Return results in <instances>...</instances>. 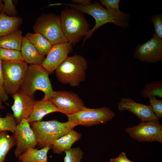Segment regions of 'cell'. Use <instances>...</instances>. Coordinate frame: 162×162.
<instances>
[{"mask_svg": "<svg viewBox=\"0 0 162 162\" xmlns=\"http://www.w3.org/2000/svg\"><path fill=\"white\" fill-rule=\"evenodd\" d=\"M4 7V4L2 3V1L0 0V14L2 13Z\"/></svg>", "mask_w": 162, "mask_h": 162, "instance_id": "cell-35", "label": "cell"}, {"mask_svg": "<svg viewBox=\"0 0 162 162\" xmlns=\"http://www.w3.org/2000/svg\"><path fill=\"white\" fill-rule=\"evenodd\" d=\"M0 115V131H9L13 134L17 124L13 114L8 113L4 117Z\"/></svg>", "mask_w": 162, "mask_h": 162, "instance_id": "cell-25", "label": "cell"}, {"mask_svg": "<svg viewBox=\"0 0 162 162\" xmlns=\"http://www.w3.org/2000/svg\"><path fill=\"white\" fill-rule=\"evenodd\" d=\"M49 73L41 65L28 66L20 92L33 98L34 92L41 91L44 94L43 99L50 100L54 95Z\"/></svg>", "mask_w": 162, "mask_h": 162, "instance_id": "cell-2", "label": "cell"}, {"mask_svg": "<svg viewBox=\"0 0 162 162\" xmlns=\"http://www.w3.org/2000/svg\"><path fill=\"white\" fill-rule=\"evenodd\" d=\"M72 44L67 43L53 45L41 65L52 74L73 50Z\"/></svg>", "mask_w": 162, "mask_h": 162, "instance_id": "cell-13", "label": "cell"}, {"mask_svg": "<svg viewBox=\"0 0 162 162\" xmlns=\"http://www.w3.org/2000/svg\"><path fill=\"white\" fill-rule=\"evenodd\" d=\"M51 146L40 149L34 148H29L18 157L20 162H48L47 154Z\"/></svg>", "mask_w": 162, "mask_h": 162, "instance_id": "cell-19", "label": "cell"}, {"mask_svg": "<svg viewBox=\"0 0 162 162\" xmlns=\"http://www.w3.org/2000/svg\"><path fill=\"white\" fill-rule=\"evenodd\" d=\"M20 51L24 61L31 65H41L45 58L26 36L23 37Z\"/></svg>", "mask_w": 162, "mask_h": 162, "instance_id": "cell-18", "label": "cell"}, {"mask_svg": "<svg viewBox=\"0 0 162 162\" xmlns=\"http://www.w3.org/2000/svg\"><path fill=\"white\" fill-rule=\"evenodd\" d=\"M125 130L132 138L139 142H162V126L158 120L141 122L136 126L127 127Z\"/></svg>", "mask_w": 162, "mask_h": 162, "instance_id": "cell-9", "label": "cell"}, {"mask_svg": "<svg viewBox=\"0 0 162 162\" xmlns=\"http://www.w3.org/2000/svg\"><path fill=\"white\" fill-rule=\"evenodd\" d=\"M68 121L76 126L90 127L106 123L112 119L115 114L110 108L102 106L98 108L86 107L73 113L66 115Z\"/></svg>", "mask_w": 162, "mask_h": 162, "instance_id": "cell-8", "label": "cell"}, {"mask_svg": "<svg viewBox=\"0 0 162 162\" xmlns=\"http://www.w3.org/2000/svg\"><path fill=\"white\" fill-rule=\"evenodd\" d=\"M36 137L38 147L40 149L51 146L54 141L76 126L68 121L57 120L40 121L30 124Z\"/></svg>", "mask_w": 162, "mask_h": 162, "instance_id": "cell-4", "label": "cell"}, {"mask_svg": "<svg viewBox=\"0 0 162 162\" xmlns=\"http://www.w3.org/2000/svg\"><path fill=\"white\" fill-rule=\"evenodd\" d=\"M110 162H134L129 160L127 157L126 154L122 152L118 156L115 158H111Z\"/></svg>", "mask_w": 162, "mask_h": 162, "instance_id": "cell-33", "label": "cell"}, {"mask_svg": "<svg viewBox=\"0 0 162 162\" xmlns=\"http://www.w3.org/2000/svg\"><path fill=\"white\" fill-rule=\"evenodd\" d=\"M88 65L86 58L80 55L68 56L55 70L56 76L63 84L79 86L86 80Z\"/></svg>", "mask_w": 162, "mask_h": 162, "instance_id": "cell-3", "label": "cell"}, {"mask_svg": "<svg viewBox=\"0 0 162 162\" xmlns=\"http://www.w3.org/2000/svg\"><path fill=\"white\" fill-rule=\"evenodd\" d=\"M2 60L0 58V97L3 102L7 101L9 98L3 88V77L2 66Z\"/></svg>", "mask_w": 162, "mask_h": 162, "instance_id": "cell-32", "label": "cell"}, {"mask_svg": "<svg viewBox=\"0 0 162 162\" xmlns=\"http://www.w3.org/2000/svg\"><path fill=\"white\" fill-rule=\"evenodd\" d=\"M50 100L59 112L66 115L73 113L87 107L82 100L73 92L55 91Z\"/></svg>", "mask_w": 162, "mask_h": 162, "instance_id": "cell-10", "label": "cell"}, {"mask_svg": "<svg viewBox=\"0 0 162 162\" xmlns=\"http://www.w3.org/2000/svg\"><path fill=\"white\" fill-rule=\"evenodd\" d=\"M16 145L13 134L10 135L8 131H0V162H4L10 150Z\"/></svg>", "mask_w": 162, "mask_h": 162, "instance_id": "cell-23", "label": "cell"}, {"mask_svg": "<svg viewBox=\"0 0 162 162\" xmlns=\"http://www.w3.org/2000/svg\"><path fill=\"white\" fill-rule=\"evenodd\" d=\"M81 134L73 129L71 130L56 140L51 146L54 153L61 154L71 148L72 145L79 140Z\"/></svg>", "mask_w": 162, "mask_h": 162, "instance_id": "cell-17", "label": "cell"}, {"mask_svg": "<svg viewBox=\"0 0 162 162\" xmlns=\"http://www.w3.org/2000/svg\"><path fill=\"white\" fill-rule=\"evenodd\" d=\"M13 134L16 140L14 151L16 158L28 149L34 148L38 145L36 136L27 119H22L17 124Z\"/></svg>", "mask_w": 162, "mask_h": 162, "instance_id": "cell-11", "label": "cell"}, {"mask_svg": "<svg viewBox=\"0 0 162 162\" xmlns=\"http://www.w3.org/2000/svg\"><path fill=\"white\" fill-rule=\"evenodd\" d=\"M3 102L2 100L0 97V109H3L4 108V107L3 105Z\"/></svg>", "mask_w": 162, "mask_h": 162, "instance_id": "cell-36", "label": "cell"}, {"mask_svg": "<svg viewBox=\"0 0 162 162\" xmlns=\"http://www.w3.org/2000/svg\"><path fill=\"white\" fill-rule=\"evenodd\" d=\"M0 58L4 62L24 61L20 51L0 47Z\"/></svg>", "mask_w": 162, "mask_h": 162, "instance_id": "cell-26", "label": "cell"}, {"mask_svg": "<svg viewBox=\"0 0 162 162\" xmlns=\"http://www.w3.org/2000/svg\"><path fill=\"white\" fill-rule=\"evenodd\" d=\"M2 66L4 91L12 95L20 92L28 66L24 61H2Z\"/></svg>", "mask_w": 162, "mask_h": 162, "instance_id": "cell-7", "label": "cell"}, {"mask_svg": "<svg viewBox=\"0 0 162 162\" xmlns=\"http://www.w3.org/2000/svg\"><path fill=\"white\" fill-rule=\"evenodd\" d=\"M117 106L119 111H129L135 115L141 122L159 120L150 105L135 102L130 97L121 98Z\"/></svg>", "mask_w": 162, "mask_h": 162, "instance_id": "cell-14", "label": "cell"}, {"mask_svg": "<svg viewBox=\"0 0 162 162\" xmlns=\"http://www.w3.org/2000/svg\"><path fill=\"white\" fill-rule=\"evenodd\" d=\"M153 23L155 30L154 33L162 39V16L161 14H155L150 18Z\"/></svg>", "mask_w": 162, "mask_h": 162, "instance_id": "cell-30", "label": "cell"}, {"mask_svg": "<svg viewBox=\"0 0 162 162\" xmlns=\"http://www.w3.org/2000/svg\"><path fill=\"white\" fill-rule=\"evenodd\" d=\"M50 5L68 6L77 10L82 13H85L89 14L94 19L95 24L85 36L83 41V45L84 44L87 39L90 38L94 32L97 28L106 23H111L123 28L126 27L128 25V16L127 14L122 16L113 15L102 6L98 2H95L86 5L75 3H57L51 4Z\"/></svg>", "mask_w": 162, "mask_h": 162, "instance_id": "cell-1", "label": "cell"}, {"mask_svg": "<svg viewBox=\"0 0 162 162\" xmlns=\"http://www.w3.org/2000/svg\"><path fill=\"white\" fill-rule=\"evenodd\" d=\"M2 1L4 3L2 13L8 16H16V11L12 0H4Z\"/></svg>", "mask_w": 162, "mask_h": 162, "instance_id": "cell-31", "label": "cell"}, {"mask_svg": "<svg viewBox=\"0 0 162 162\" xmlns=\"http://www.w3.org/2000/svg\"><path fill=\"white\" fill-rule=\"evenodd\" d=\"M59 112V110L49 100L35 101L32 112L27 119L30 124L41 121L46 115L54 112Z\"/></svg>", "mask_w": 162, "mask_h": 162, "instance_id": "cell-16", "label": "cell"}, {"mask_svg": "<svg viewBox=\"0 0 162 162\" xmlns=\"http://www.w3.org/2000/svg\"><path fill=\"white\" fill-rule=\"evenodd\" d=\"M150 106L152 111L159 119L162 117V100L157 99L154 96L149 97Z\"/></svg>", "mask_w": 162, "mask_h": 162, "instance_id": "cell-29", "label": "cell"}, {"mask_svg": "<svg viewBox=\"0 0 162 162\" xmlns=\"http://www.w3.org/2000/svg\"><path fill=\"white\" fill-rule=\"evenodd\" d=\"M22 21L19 16H10L3 13L0 14V38L18 29Z\"/></svg>", "mask_w": 162, "mask_h": 162, "instance_id": "cell-21", "label": "cell"}, {"mask_svg": "<svg viewBox=\"0 0 162 162\" xmlns=\"http://www.w3.org/2000/svg\"><path fill=\"white\" fill-rule=\"evenodd\" d=\"M72 2L73 3L83 5H89L92 3V1L90 0H73Z\"/></svg>", "mask_w": 162, "mask_h": 162, "instance_id": "cell-34", "label": "cell"}, {"mask_svg": "<svg viewBox=\"0 0 162 162\" xmlns=\"http://www.w3.org/2000/svg\"><path fill=\"white\" fill-rule=\"evenodd\" d=\"M25 36L38 52L44 56L47 55L53 45L38 33H32L28 32Z\"/></svg>", "mask_w": 162, "mask_h": 162, "instance_id": "cell-22", "label": "cell"}, {"mask_svg": "<svg viewBox=\"0 0 162 162\" xmlns=\"http://www.w3.org/2000/svg\"><path fill=\"white\" fill-rule=\"evenodd\" d=\"M64 152V162H81L84 154L80 147L71 148Z\"/></svg>", "mask_w": 162, "mask_h": 162, "instance_id": "cell-27", "label": "cell"}, {"mask_svg": "<svg viewBox=\"0 0 162 162\" xmlns=\"http://www.w3.org/2000/svg\"><path fill=\"white\" fill-rule=\"evenodd\" d=\"M120 1V0H101L100 2L112 14L116 16H122L126 14L122 12L119 9Z\"/></svg>", "mask_w": 162, "mask_h": 162, "instance_id": "cell-28", "label": "cell"}, {"mask_svg": "<svg viewBox=\"0 0 162 162\" xmlns=\"http://www.w3.org/2000/svg\"><path fill=\"white\" fill-rule=\"evenodd\" d=\"M23 37L18 28L0 38V47L20 51Z\"/></svg>", "mask_w": 162, "mask_h": 162, "instance_id": "cell-20", "label": "cell"}, {"mask_svg": "<svg viewBox=\"0 0 162 162\" xmlns=\"http://www.w3.org/2000/svg\"><path fill=\"white\" fill-rule=\"evenodd\" d=\"M14 103L11 109L17 124L23 118L28 119L30 116L35 103L34 98L20 92L12 95Z\"/></svg>", "mask_w": 162, "mask_h": 162, "instance_id": "cell-15", "label": "cell"}, {"mask_svg": "<svg viewBox=\"0 0 162 162\" xmlns=\"http://www.w3.org/2000/svg\"><path fill=\"white\" fill-rule=\"evenodd\" d=\"M60 19L63 33L72 45L78 43L89 30L90 26L82 13L72 8H66Z\"/></svg>", "mask_w": 162, "mask_h": 162, "instance_id": "cell-5", "label": "cell"}, {"mask_svg": "<svg viewBox=\"0 0 162 162\" xmlns=\"http://www.w3.org/2000/svg\"><path fill=\"white\" fill-rule=\"evenodd\" d=\"M134 56L140 61L148 63L162 61V39L154 33L147 41L137 46Z\"/></svg>", "mask_w": 162, "mask_h": 162, "instance_id": "cell-12", "label": "cell"}, {"mask_svg": "<svg viewBox=\"0 0 162 162\" xmlns=\"http://www.w3.org/2000/svg\"><path fill=\"white\" fill-rule=\"evenodd\" d=\"M34 33L41 34L52 45L68 42L62 31L60 16L53 13L43 14L33 26Z\"/></svg>", "mask_w": 162, "mask_h": 162, "instance_id": "cell-6", "label": "cell"}, {"mask_svg": "<svg viewBox=\"0 0 162 162\" xmlns=\"http://www.w3.org/2000/svg\"><path fill=\"white\" fill-rule=\"evenodd\" d=\"M142 97L148 98L150 96L162 98V82L160 81H155L146 84L141 91Z\"/></svg>", "mask_w": 162, "mask_h": 162, "instance_id": "cell-24", "label": "cell"}]
</instances>
